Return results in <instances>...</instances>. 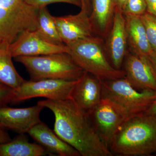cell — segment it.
<instances>
[{
	"label": "cell",
	"instance_id": "cell-30",
	"mask_svg": "<svg viewBox=\"0 0 156 156\" xmlns=\"http://www.w3.org/2000/svg\"><path fill=\"white\" fill-rule=\"evenodd\" d=\"M128 0H113L116 9L122 11L123 8Z\"/></svg>",
	"mask_w": 156,
	"mask_h": 156
},
{
	"label": "cell",
	"instance_id": "cell-15",
	"mask_svg": "<svg viewBox=\"0 0 156 156\" xmlns=\"http://www.w3.org/2000/svg\"><path fill=\"white\" fill-rule=\"evenodd\" d=\"M27 134L51 154H55L60 156H80L76 150L65 142L54 131L42 122L31 128Z\"/></svg>",
	"mask_w": 156,
	"mask_h": 156
},
{
	"label": "cell",
	"instance_id": "cell-9",
	"mask_svg": "<svg viewBox=\"0 0 156 156\" xmlns=\"http://www.w3.org/2000/svg\"><path fill=\"white\" fill-rule=\"evenodd\" d=\"M13 58L20 56H37L53 53H67L68 46L56 45L45 41L35 30H27L20 34L10 44Z\"/></svg>",
	"mask_w": 156,
	"mask_h": 156
},
{
	"label": "cell",
	"instance_id": "cell-27",
	"mask_svg": "<svg viewBox=\"0 0 156 156\" xmlns=\"http://www.w3.org/2000/svg\"><path fill=\"white\" fill-rule=\"evenodd\" d=\"M81 3V10L86 11L90 15L91 13L90 0H80Z\"/></svg>",
	"mask_w": 156,
	"mask_h": 156
},
{
	"label": "cell",
	"instance_id": "cell-11",
	"mask_svg": "<svg viewBox=\"0 0 156 156\" xmlns=\"http://www.w3.org/2000/svg\"><path fill=\"white\" fill-rule=\"evenodd\" d=\"M104 47L108 58L113 67L122 69L128 52L126 20L122 11L116 9L112 25L106 37Z\"/></svg>",
	"mask_w": 156,
	"mask_h": 156
},
{
	"label": "cell",
	"instance_id": "cell-5",
	"mask_svg": "<svg viewBox=\"0 0 156 156\" xmlns=\"http://www.w3.org/2000/svg\"><path fill=\"white\" fill-rule=\"evenodd\" d=\"M39 10L25 0H0V39L11 44L24 31L35 30Z\"/></svg>",
	"mask_w": 156,
	"mask_h": 156
},
{
	"label": "cell",
	"instance_id": "cell-4",
	"mask_svg": "<svg viewBox=\"0 0 156 156\" xmlns=\"http://www.w3.org/2000/svg\"><path fill=\"white\" fill-rule=\"evenodd\" d=\"M14 58L26 69L30 80L44 79L76 80L85 72L67 53L20 56Z\"/></svg>",
	"mask_w": 156,
	"mask_h": 156
},
{
	"label": "cell",
	"instance_id": "cell-21",
	"mask_svg": "<svg viewBox=\"0 0 156 156\" xmlns=\"http://www.w3.org/2000/svg\"><path fill=\"white\" fill-rule=\"evenodd\" d=\"M140 17L145 28L150 44L153 50L156 51V17L146 11Z\"/></svg>",
	"mask_w": 156,
	"mask_h": 156
},
{
	"label": "cell",
	"instance_id": "cell-19",
	"mask_svg": "<svg viewBox=\"0 0 156 156\" xmlns=\"http://www.w3.org/2000/svg\"><path fill=\"white\" fill-rule=\"evenodd\" d=\"M10 44L0 41V83L6 85L14 90L25 81L15 69L10 49Z\"/></svg>",
	"mask_w": 156,
	"mask_h": 156
},
{
	"label": "cell",
	"instance_id": "cell-7",
	"mask_svg": "<svg viewBox=\"0 0 156 156\" xmlns=\"http://www.w3.org/2000/svg\"><path fill=\"white\" fill-rule=\"evenodd\" d=\"M79 80L44 79L37 81L25 80L18 89L14 90L11 103H20L37 97L46 98L53 100L67 99L71 98L73 89Z\"/></svg>",
	"mask_w": 156,
	"mask_h": 156
},
{
	"label": "cell",
	"instance_id": "cell-14",
	"mask_svg": "<svg viewBox=\"0 0 156 156\" xmlns=\"http://www.w3.org/2000/svg\"><path fill=\"white\" fill-rule=\"evenodd\" d=\"M71 98L89 116L102 99V81L84 72L73 89Z\"/></svg>",
	"mask_w": 156,
	"mask_h": 156
},
{
	"label": "cell",
	"instance_id": "cell-20",
	"mask_svg": "<svg viewBox=\"0 0 156 156\" xmlns=\"http://www.w3.org/2000/svg\"><path fill=\"white\" fill-rule=\"evenodd\" d=\"M36 31L45 41L56 45L65 44L58 34L54 16L47 7L39 9Z\"/></svg>",
	"mask_w": 156,
	"mask_h": 156
},
{
	"label": "cell",
	"instance_id": "cell-28",
	"mask_svg": "<svg viewBox=\"0 0 156 156\" xmlns=\"http://www.w3.org/2000/svg\"><path fill=\"white\" fill-rule=\"evenodd\" d=\"M144 115L156 117V97L154 101L153 102L151 105V106L146 112L144 113Z\"/></svg>",
	"mask_w": 156,
	"mask_h": 156
},
{
	"label": "cell",
	"instance_id": "cell-13",
	"mask_svg": "<svg viewBox=\"0 0 156 156\" xmlns=\"http://www.w3.org/2000/svg\"><path fill=\"white\" fill-rule=\"evenodd\" d=\"M44 107L36 105L23 108H14L7 105L0 107V124L5 129L18 134L27 133L34 126L41 122L40 115Z\"/></svg>",
	"mask_w": 156,
	"mask_h": 156
},
{
	"label": "cell",
	"instance_id": "cell-10",
	"mask_svg": "<svg viewBox=\"0 0 156 156\" xmlns=\"http://www.w3.org/2000/svg\"><path fill=\"white\" fill-rule=\"evenodd\" d=\"M123 66L125 77L135 89L156 92V72L147 56H137L128 50Z\"/></svg>",
	"mask_w": 156,
	"mask_h": 156
},
{
	"label": "cell",
	"instance_id": "cell-16",
	"mask_svg": "<svg viewBox=\"0 0 156 156\" xmlns=\"http://www.w3.org/2000/svg\"><path fill=\"white\" fill-rule=\"evenodd\" d=\"M89 15L95 35L104 39L107 36L112 25L116 7L113 0H90Z\"/></svg>",
	"mask_w": 156,
	"mask_h": 156
},
{
	"label": "cell",
	"instance_id": "cell-22",
	"mask_svg": "<svg viewBox=\"0 0 156 156\" xmlns=\"http://www.w3.org/2000/svg\"><path fill=\"white\" fill-rule=\"evenodd\" d=\"M146 11V0H128L122 12L125 15L140 16Z\"/></svg>",
	"mask_w": 156,
	"mask_h": 156
},
{
	"label": "cell",
	"instance_id": "cell-24",
	"mask_svg": "<svg viewBox=\"0 0 156 156\" xmlns=\"http://www.w3.org/2000/svg\"><path fill=\"white\" fill-rule=\"evenodd\" d=\"M14 92V89L0 83V107L11 103Z\"/></svg>",
	"mask_w": 156,
	"mask_h": 156
},
{
	"label": "cell",
	"instance_id": "cell-17",
	"mask_svg": "<svg viewBox=\"0 0 156 156\" xmlns=\"http://www.w3.org/2000/svg\"><path fill=\"white\" fill-rule=\"evenodd\" d=\"M124 16L128 50L137 56H148L153 50L140 16Z\"/></svg>",
	"mask_w": 156,
	"mask_h": 156
},
{
	"label": "cell",
	"instance_id": "cell-8",
	"mask_svg": "<svg viewBox=\"0 0 156 156\" xmlns=\"http://www.w3.org/2000/svg\"><path fill=\"white\" fill-rule=\"evenodd\" d=\"M89 117L101 139L108 147L117 129L130 118L124 109L105 98H102Z\"/></svg>",
	"mask_w": 156,
	"mask_h": 156
},
{
	"label": "cell",
	"instance_id": "cell-25",
	"mask_svg": "<svg viewBox=\"0 0 156 156\" xmlns=\"http://www.w3.org/2000/svg\"><path fill=\"white\" fill-rule=\"evenodd\" d=\"M11 136L6 131V129L0 124V143H5L11 141Z\"/></svg>",
	"mask_w": 156,
	"mask_h": 156
},
{
	"label": "cell",
	"instance_id": "cell-1",
	"mask_svg": "<svg viewBox=\"0 0 156 156\" xmlns=\"http://www.w3.org/2000/svg\"><path fill=\"white\" fill-rule=\"evenodd\" d=\"M37 102L52 112L55 117L53 131L80 156H113L95 131L89 116L71 98L64 100L47 99Z\"/></svg>",
	"mask_w": 156,
	"mask_h": 156
},
{
	"label": "cell",
	"instance_id": "cell-31",
	"mask_svg": "<svg viewBox=\"0 0 156 156\" xmlns=\"http://www.w3.org/2000/svg\"><path fill=\"white\" fill-rule=\"evenodd\" d=\"M2 41V40H1V39H0V41Z\"/></svg>",
	"mask_w": 156,
	"mask_h": 156
},
{
	"label": "cell",
	"instance_id": "cell-29",
	"mask_svg": "<svg viewBox=\"0 0 156 156\" xmlns=\"http://www.w3.org/2000/svg\"><path fill=\"white\" fill-rule=\"evenodd\" d=\"M147 57L156 72V51L153 50Z\"/></svg>",
	"mask_w": 156,
	"mask_h": 156
},
{
	"label": "cell",
	"instance_id": "cell-18",
	"mask_svg": "<svg viewBox=\"0 0 156 156\" xmlns=\"http://www.w3.org/2000/svg\"><path fill=\"white\" fill-rule=\"evenodd\" d=\"M51 154L40 144L29 141L25 134H19L11 141L0 143V156H43Z\"/></svg>",
	"mask_w": 156,
	"mask_h": 156
},
{
	"label": "cell",
	"instance_id": "cell-3",
	"mask_svg": "<svg viewBox=\"0 0 156 156\" xmlns=\"http://www.w3.org/2000/svg\"><path fill=\"white\" fill-rule=\"evenodd\" d=\"M70 54L84 71L101 80H116L126 76L124 70L116 69L109 61L104 47V39L94 36L69 45Z\"/></svg>",
	"mask_w": 156,
	"mask_h": 156
},
{
	"label": "cell",
	"instance_id": "cell-26",
	"mask_svg": "<svg viewBox=\"0 0 156 156\" xmlns=\"http://www.w3.org/2000/svg\"><path fill=\"white\" fill-rule=\"evenodd\" d=\"M147 11L156 17V0H146Z\"/></svg>",
	"mask_w": 156,
	"mask_h": 156
},
{
	"label": "cell",
	"instance_id": "cell-6",
	"mask_svg": "<svg viewBox=\"0 0 156 156\" xmlns=\"http://www.w3.org/2000/svg\"><path fill=\"white\" fill-rule=\"evenodd\" d=\"M102 81V98H107L126 111L129 117L144 115L156 97V92L138 91L126 77Z\"/></svg>",
	"mask_w": 156,
	"mask_h": 156
},
{
	"label": "cell",
	"instance_id": "cell-2",
	"mask_svg": "<svg viewBox=\"0 0 156 156\" xmlns=\"http://www.w3.org/2000/svg\"><path fill=\"white\" fill-rule=\"evenodd\" d=\"M112 154L149 156L156 152V117H130L117 129L109 142Z\"/></svg>",
	"mask_w": 156,
	"mask_h": 156
},
{
	"label": "cell",
	"instance_id": "cell-12",
	"mask_svg": "<svg viewBox=\"0 0 156 156\" xmlns=\"http://www.w3.org/2000/svg\"><path fill=\"white\" fill-rule=\"evenodd\" d=\"M54 19L60 38L67 46L79 40L96 36L89 14L83 10L74 15L54 17Z\"/></svg>",
	"mask_w": 156,
	"mask_h": 156
},
{
	"label": "cell",
	"instance_id": "cell-23",
	"mask_svg": "<svg viewBox=\"0 0 156 156\" xmlns=\"http://www.w3.org/2000/svg\"><path fill=\"white\" fill-rule=\"evenodd\" d=\"M28 5L38 9L47 7L48 5L56 3H63L70 4L81 8V3L80 0H25Z\"/></svg>",
	"mask_w": 156,
	"mask_h": 156
}]
</instances>
